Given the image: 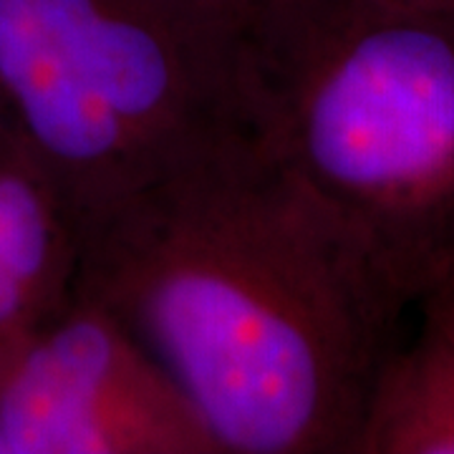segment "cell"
Returning <instances> with one entry per match:
<instances>
[{
  "instance_id": "9c48e42d",
  "label": "cell",
  "mask_w": 454,
  "mask_h": 454,
  "mask_svg": "<svg viewBox=\"0 0 454 454\" xmlns=\"http://www.w3.org/2000/svg\"><path fill=\"white\" fill-rule=\"evenodd\" d=\"M232 5H240L245 11H253V13H262V16H273L280 8H286L293 0H225Z\"/></svg>"
},
{
  "instance_id": "30bf717a",
  "label": "cell",
  "mask_w": 454,
  "mask_h": 454,
  "mask_svg": "<svg viewBox=\"0 0 454 454\" xmlns=\"http://www.w3.org/2000/svg\"><path fill=\"white\" fill-rule=\"evenodd\" d=\"M452 280H454V278H452ZM452 280H450V283H452Z\"/></svg>"
},
{
  "instance_id": "3957f363",
  "label": "cell",
  "mask_w": 454,
  "mask_h": 454,
  "mask_svg": "<svg viewBox=\"0 0 454 454\" xmlns=\"http://www.w3.org/2000/svg\"><path fill=\"white\" fill-rule=\"evenodd\" d=\"M268 142L406 306L454 278V11L295 0L265 38Z\"/></svg>"
},
{
  "instance_id": "52a82bcc",
  "label": "cell",
  "mask_w": 454,
  "mask_h": 454,
  "mask_svg": "<svg viewBox=\"0 0 454 454\" xmlns=\"http://www.w3.org/2000/svg\"><path fill=\"white\" fill-rule=\"evenodd\" d=\"M419 306L424 310V321L434 325L454 348V280L427 295Z\"/></svg>"
},
{
  "instance_id": "7a4b0ae2",
  "label": "cell",
  "mask_w": 454,
  "mask_h": 454,
  "mask_svg": "<svg viewBox=\"0 0 454 454\" xmlns=\"http://www.w3.org/2000/svg\"><path fill=\"white\" fill-rule=\"evenodd\" d=\"M273 16L225 0H0V127L79 225L268 139Z\"/></svg>"
},
{
  "instance_id": "277c9868",
  "label": "cell",
  "mask_w": 454,
  "mask_h": 454,
  "mask_svg": "<svg viewBox=\"0 0 454 454\" xmlns=\"http://www.w3.org/2000/svg\"><path fill=\"white\" fill-rule=\"evenodd\" d=\"M0 432L11 454H223L172 376L79 293L0 356Z\"/></svg>"
},
{
  "instance_id": "6da1fadb",
  "label": "cell",
  "mask_w": 454,
  "mask_h": 454,
  "mask_svg": "<svg viewBox=\"0 0 454 454\" xmlns=\"http://www.w3.org/2000/svg\"><path fill=\"white\" fill-rule=\"evenodd\" d=\"M74 293L127 325L223 454H354L409 309L268 139L94 215Z\"/></svg>"
},
{
  "instance_id": "8992f818",
  "label": "cell",
  "mask_w": 454,
  "mask_h": 454,
  "mask_svg": "<svg viewBox=\"0 0 454 454\" xmlns=\"http://www.w3.org/2000/svg\"><path fill=\"white\" fill-rule=\"evenodd\" d=\"M354 454H454V348L432 324L379 366Z\"/></svg>"
},
{
  "instance_id": "5b68a950",
  "label": "cell",
  "mask_w": 454,
  "mask_h": 454,
  "mask_svg": "<svg viewBox=\"0 0 454 454\" xmlns=\"http://www.w3.org/2000/svg\"><path fill=\"white\" fill-rule=\"evenodd\" d=\"M82 225L49 172L0 127V356L76 291Z\"/></svg>"
},
{
  "instance_id": "ba28073f",
  "label": "cell",
  "mask_w": 454,
  "mask_h": 454,
  "mask_svg": "<svg viewBox=\"0 0 454 454\" xmlns=\"http://www.w3.org/2000/svg\"><path fill=\"white\" fill-rule=\"evenodd\" d=\"M373 3L394 8V11H419V13L454 11V0H373Z\"/></svg>"
}]
</instances>
